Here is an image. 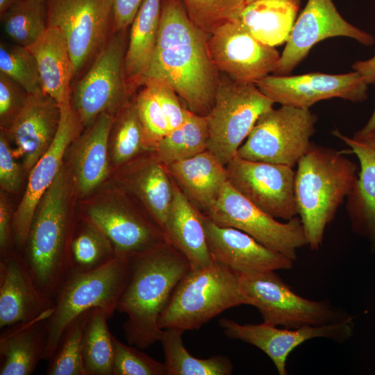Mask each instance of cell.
Returning <instances> with one entry per match:
<instances>
[{
  "label": "cell",
  "instance_id": "obj_1",
  "mask_svg": "<svg viewBox=\"0 0 375 375\" xmlns=\"http://www.w3.org/2000/svg\"><path fill=\"white\" fill-rule=\"evenodd\" d=\"M209 35L190 20L181 0H162L156 47L141 85L165 81L188 110L206 116L220 77L210 56Z\"/></svg>",
  "mask_w": 375,
  "mask_h": 375
},
{
  "label": "cell",
  "instance_id": "obj_2",
  "mask_svg": "<svg viewBox=\"0 0 375 375\" xmlns=\"http://www.w3.org/2000/svg\"><path fill=\"white\" fill-rule=\"evenodd\" d=\"M190 270L188 259L167 242L132 258L131 275L117 306L127 316L123 330L128 344L146 349L160 340V315Z\"/></svg>",
  "mask_w": 375,
  "mask_h": 375
},
{
  "label": "cell",
  "instance_id": "obj_29",
  "mask_svg": "<svg viewBox=\"0 0 375 375\" xmlns=\"http://www.w3.org/2000/svg\"><path fill=\"white\" fill-rule=\"evenodd\" d=\"M28 49L37 61L42 90L60 106L70 101V83L76 74L62 33L48 26L44 35Z\"/></svg>",
  "mask_w": 375,
  "mask_h": 375
},
{
  "label": "cell",
  "instance_id": "obj_35",
  "mask_svg": "<svg viewBox=\"0 0 375 375\" xmlns=\"http://www.w3.org/2000/svg\"><path fill=\"white\" fill-rule=\"evenodd\" d=\"M108 315L100 308L92 310L83 336V360L85 375H112L114 335Z\"/></svg>",
  "mask_w": 375,
  "mask_h": 375
},
{
  "label": "cell",
  "instance_id": "obj_12",
  "mask_svg": "<svg viewBox=\"0 0 375 375\" xmlns=\"http://www.w3.org/2000/svg\"><path fill=\"white\" fill-rule=\"evenodd\" d=\"M47 25L64 35L76 74L106 43L112 0H46Z\"/></svg>",
  "mask_w": 375,
  "mask_h": 375
},
{
  "label": "cell",
  "instance_id": "obj_41",
  "mask_svg": "<svg viewBox=\"0 0 375 375\" xmlns=\"http://www.w3.org/2000/svg\"><path fill=\"white\" fill-rule=\"evenodd\" d=\"M134 99L140 120L153 151L158 142L171 131L164 110L153 90L144 84Z\"/></svg>",
  "mask_w": 375,
  "mask_h": 375
},
{
  "label": "cell",
  "instance_id": "obj_40",
  "mask_svg": "<svg viewBox=\"0 0 375 375\" xmlns=\"http://www.w3.org/2000/svg\"><path fill=\"white\" fill-rule=\"evenodd\" d=\"M190 20L210 35L228 22L238 19L246 0H181Z\"/></svg>",
  "mask_w": 375,
  "mask_h": 375
},
{
  "label": "cell",
  "instance_id": "obj_24",
  "mask_svg": "<svg viewBox=\"0 0 375 375\" xmlns=\"http://www.w3.org/2000/svg\"><path fill=\"white\" fill-rule=\"evenodd\" d=\"M332 133L349 147L359 160L360 169L347 198V210L352 229L368 240L375 253V131L360 129L350 138L337 129Z\"/></svg>",
  "mask_w": 375,
  "mask_h": 375
},
{
  "label": "cell",
  "instance_id": "obj_26",
  "mask_svg": "<svg viewBox=\"0 0 375 375\" xmlns=\"http://www.w3.org/2000/svg\"><path fill=\"white\" fill-rule=\"evenodd\" d=\"M115 117L108 112L101 114L74 146L72 162L81 195L94 190L108 176L109 139Z\"/></svg>",
  "mask_w": 375,
  "mask_h": 375
},
{
  "label": "cell",
  "instance_id": "obj_5",
  "mask_svg": "<svg viewBox=\"0 0 375 375\" xmlns=\"http://www.w3.org/2000/svg\"><path fill=\"white\" fill-rule=\"evenodd\" d=\"M132 258L116 256L103 266L87 272H72L54 298L51 315L47 320L43 359L49 360L68 325L78 315L101 309L109 318L128 281Z\"/></svg>",
  "mask_w": 375,
  "mask_h": 375
},
{
  "label": "cell",
  "instance_id": "obj_44",
  "mask_svg": "<svg viewBox=\"0 0 375 375\" xmlns=\"http://www.w3.org/2000/svg\"><path fill=\"white\" fill-rule=\"evenodd\" d=\"M156 94L167 118L171 131L178 128L185 121L190 110L183 108L179 97L166 81L158 79L146 80Z\"/></svg>",
  "mask_w": 375,
  "mask_h": 375
},
{
  "label": "cell",
  "instance_id": "obj_20",
  "mask_svg": "<svg viewBox=\"0 0 375 375\" xmlns=\"http://www.w3.org/2000/svg\"><path fill=\"white\" fill-rule=\"evenodd\" d=\"M60 117V106L42 90L28 94L21 110L3 130L15 143L13 153L22 158L26 172L31 170L51 145Z\"/></svg>",
  "mask_w": 375,
  "mask_h": 375
},
{
  "label": "cell",
  "instance_id": "obj_11",
  "mask_svg": "<svg viewBox=\"0 0 375 375\" xmlns=\"http://www.w3.org/2000/svg\"><path fill=\"white\" fill-rule=\"evenodd\" d=\"M214 223L239 229L264 246L294 261L297 251L307 245L299 217L281 222L257 207L227 181L206 215Z\"/></svg>",
  "mask_w": 375,
  "mask_h": 375
},
{
  "label": "cell",
  "instance_id": "obj_43",
  "mask_svg": "<svg viewBox=\"0 0 375 375\" xmlns=\"http://www.w3.org/2000/svg\"><path fill=\"white\" fill-rule=\"evenodd\" d=\"M28 93L13 80L0 72V122L6 130L22 108Z\"/></svg>",
  "mask_w": 375,
  "mask_h": 375
},
{
  "label": "cell",
  "instance_id": "obj_25",
  "mask_svg": "<svg viewBox=\"0 0 375 375\" xmlns=\"http://www.w3.org/2000/svg\"><path fill=\"white\" fill-rule=\"evenodd\" d=\"M167 167L174 183L182 194L200 212L206 215L228 181L226 166L206 150Z\"/></svg>",
  "mask_w": 375,
  "mask_h": 375
},
{
  "label": "cell",
  "instance_id": "obj_28",
  "mask_svg": "<svg viewBox=\"0 0 375 375\" xmlns=\"http://www.w3.org/2000/svg\"><path fill=\"white\" fill-rule=\"evenodd\" d=\"M49 316L3 329L0 335V375H30L43 359Z\"/></svg>",
  "mask_w": 375,
  "mask_h": 375
},
{
  "label": "cell",
  "instance_id": "obj_4",
  "mask_svg": "<svg viewBox=\"0 0 375 375\" xmlns=\"http://www.w3.org/2000/svg\"><path fill=\"white\" fill-rule=\"evenodd\" d=\"M67 196L68 183L62 167L38 203L22 254L38 288L53 299L72 271L75 227Z\"/></svg>",
  "mask_w": 375,
  "mask_h": 375
},
{
  "label": "cell",
  "instance_id": "obj_30",
  "mask_svg": "<svg viewBox=\"0 0 375 375\" xmlns=\"http://www.w3.org/2000/svg\"><path fill=\"white\" fill-rule=\"evenodd\" d=\"M162 0H144L132 22L124 58L130 90L141 85L156 47Z\"/></svg>",
  "mask_w": 375,
  "mask_h": 375
},
{
  "label": "cell",
  "instance_id": "obj_9",
  "mask_svg": "<svg viewBox=\"0 0 375 375\" xmlns=\"http://www.w3.org/2000/svg\"><path fill=\"white\" fill-rule=\"evenodd\" d=\"M317 115L310 109L281 106L257 120L237 156L246 160L294 167L308 151Z\"/></svg>",
  "mask_w": 375,
  "mask_h": 375
},
{
  "label": "cell",
  "instance_id": "obj_27",
  "mask_svg": "<svg viewBox=\"0 0 375 375\" xmlns=\"http://www.w3.org/2000/svg\"><path fill=\"white\" fill-rule=\"evenodd\" d=\"M203 216L174 183V199L163 232L167 243L188 259L191 269L203 268L212 262Z\"/></svg>",
  "mask_w": 375,
  "mask_h": 375
},
{
  "label": "cell",
  "instance_id": "obj_48",
  "mask_svg": "<svg viewBox=\"0 0 375 375\" xmlns=\"http://www.w3.org/2000/svg\"><path fill=\"white\" fill-rule=\"evenodd\" d=\"M354 71L358 72L366 81L369 84L375 83V56L372 58L362 61H357L352 65Z\"/></svg>",
  "mask_w": 375,
  "mask_h": 375
},
{
  "label": "cell",
  "instance_id": "obj_13",
  "mask_svg": "<svg viewBox=\"0 0 375 375\" xmlns=\"http://www.w3.org/2000/svg\"><path fill=\"white\" fill-rule=\"evenodd\" d=\"M226 169L230 184L270 216L288 221L298 215L293 167L236 155Z\"/></svg>",
  "mask_w": 375,
  "mask_h": 375
},
{
  "label": "cell",
  "instance_id": "obj_39",
  "mask_svg": "<svg viewBox=\"0 0 375 375\" xmlns=\"http://www.w3.org/2000/svg\"><path fill=\"white\" fill-rule=\"evenodd\" d=\"M0 72L19 84L28 94L42 91L37 61L27 47L1 42Z\"/></svg>",
  "mask_w": 375,
  "mask_h": 375
},
{
  "label": "cell",
  "instance_id": "obj_46",
  "mask_svg": "<svg viewBox=\"0 0 375 375\" xmlns=\"http://www.w3.org/2000/svg\"><path fill=\"white\" fill-rule=\"evenodd\" d=\"M12 217L6 197L1 192L0 196L1 260L8 259L15 252L12 249L13 244L15 245L12 228Z\"/></svg>",
  "mask_w": 375,
  "mask_h": 375
},
{
  "label": "cell",
  "instance_id": "obj_45",
  "mask_svg": "<svg viewBox=\"0 0 375 375\" xmlns=\"http://www.w3.org/2000/svg\"><path fill=\"white\" fill-rule=\"evenodd\" d=\"M4 131L0 134V185L7 192L17 191L22 183V171L15 159Z\"/></svg>",
  "mask_w": 375,
  "mask_h": 375
},
{
  "label": "cell",
  "instance_id": "obj_36",
  "mask_svg": "<svg viewBox=\"0 0 375 375\" xmlns=\"http://www.w3.org/2000/svg\"><path fill=\"white\" fill-rule=\"evenodd\" d=\"M46 0H18L2 15L5 33L16 44L29 47L48 28Z\"/></svg>",
  "mask_w": 375,
  "mask_h": 375
},
{
  "label": "cell",
  "instance_id": "obj_50",
  "mask_svg": "<svg viewBox=\"0 0 375 375\" xmlns=\"http://www.w3.org/2000/svg\"><path fill=\"white\" fill-rule=\"evenodd\" d=\"M18 0H0V15H2L11 6Z\"/></svg>",
  "mask_w": 375,
  "mask_h": 375
},
{
  "label": "cell",
  "instance_id": "obj_18",
  "mask_svg": "<svg viewBox=\"0 0 375 375\" xmlns=\"http://www.w3.org/2000/svg\"><path fill=\"white\" fill-rule=\"evenodd\" d=\"M85 218L106 235L117 257L131 258L167 242L153 218L126 199L90 206Z\"/></svg>",
  "mask_w": 375,
  "mask_h": 375
},
{
  "label": "cell",
  "instance_id": "obj_42",
  "mask_svg": "<svg viewBox=\"0 0 375 375\" xmlns=\"http://www.w3.org/2000/svg\"><path fill=\"white\" fill-rule=\"evenodd\" d=\"M115 354L112 375H167L165 363L142 351L127 345L114 336Z\"/></svg>",
  "mask_w": 375,
  "mask_h": 375
},
{
  "label": "cell",
  "instance_id": "obj_21",
  "mask_svg": "<svg viewBox=\"0 0 375 375\" xmlns=\"http://www.w3.org/2000/svg\"><path fill=\"white\" fill-rule=\"evenodd\" d=\"M207 244L212 260L220 262L239 274L289 269L292 259L264 246L247 233L220 226L203 216Z\"/></svg>",
  "mask_w": 375,
  "mask_h": 375
},
{
  "label": "cell",
  "instance_id": "obj_33",
  "mask_svg": "<svg viewBox=\"0 0 375 375\" xmlns=\"http://www.w3.org/2000/svg\"><path fill=\"white\" fill-rule=\"evenodd\" d=\"M184 331L178 328L163 330L160 342L165 354L167 375H229L233 363L226 356L201 359L191 355L183 342Z\"/></svg>",
  "mask_w": 375,
  "mask_h": 375
},
{
  "label": "cell",
  "instance_id": "obj_17",
  "mask_svg": "<svg viewBox=\"0 0 375 375\" xmlns=\"http://www.w3.org/2000/svg\"><path fill=\"white\" fill-rule=\"evenodd\" d=\"M219 325L228 338L249 343L262 351L272 360L279 375L288 374L287 359L290 353L303 342L324 338L342 343L351 338L353 330V319L295 328H279L264 322L240 324L225 318L219 320Z\"/></svg>",
  "mask_w": 375,
  "mask_h": 375
},
{
  "label": "cell",
  "instance_id": "obj_31",
  "mask_svg": "<svg viewBox=\"0 0 375 375\" xmlns=\"http://www.w3.org/2000/svg\"><path fill=\"white\" fill-rule=\"evenodd\" d=\"M300 8V0H255L238 20L262 43L275 47L287 42Z\"/></svg>",
  "mask_w": 375,
  "mask_h": 375
},
{
  "label": "cell",
  "instance_id": "obj_49",
  "mask_svg": "<svg viewBox=\"0 0 375 375\" xmlns=\"http://www.w3.org/2000/svg\"><path fill=\"white\" fill-rule=\"evenodd\" d=\"M374 85H375V83ZM361 130L365 132L375 131V108L368 122Z\"/></svg>",
  "mask_w": 375,
  "mask_h": 375
},
{
  "label": "cell",
  "instance_id": "obj_34",
  "mask_svg": "<svg viewBox=\"0 0 375 375\" xmlns=\"http://www.w3.org/2000/svg\"><path fill=\"white\" fill-rule=\"evenodd\" d=\"M208 140L206 117L190 110L183 124L158 142L154 153L168 166L208 150Z\"/></svg>",
  "mask_w": 375,
  "mask_h": 375
},
{
  "label": "cell",
  "instance_id": "obj_32",
  "mask_svg": "<svg viewBox=\"0 0 375 375\" xmlns=\"http://www.w3.org/2000/svg\"><path fill=\"white\" fill-rule=\"evenodd\" d=\"M115 115L109 139L112 165L122 167L146 153L153 151L134 100L127 101Z\"/></svg>",
  "mask_w": 375,
  "mask_h": 375
},
{
  "label": "cell",
  "instance_id": "obj_14",
  "mask_svg": "<svg viewBox=\"0 0 375 375\" xmlns=\"http://www.w3.org/2000/svg\"><path fill=\"white\" fill-rule=\"evenodd\" d=\"M212 63L219 72L240 83H256L274 73L281 54L255 38L237 19L215 30L208 41Z\"/></svg>",
  "mask_w": 375,
  "mask_h": 375
},
{
  "label": "cell",
  "instance_id": "obj_15",
  "mask_svg": "<svg viewBox=\"0 0 375 375\" xmlns=\"http://www.w3.org/2000/svg\"><path fill=\"white\" fill-rule=\"evenodd\" d=\"M255 85L274 103L308 109L324 99L341 98L362 102L368 97V84L356 71L342 74L320 72L297 76L269 74Z\"/></svg>",
  "mask_w": 375,
  "mask_h": 375
},
{
  "label": "cell",
  "instance_id": "obj_16",
  "mask_svg": "<svg viewBox=\"0 0 375 375\" xmlns=\"http://www.w3.org/2000/svg\"><path fill=\"white\" fill-rule=\"evenodd\" d=\"M343 36L371 46L374 37L347 22L338 11L333 0H308L296 19L275 75H289L319 42Z\"/></svg>",
  "mask_w": 375,
  "mask_h": 375
},
{
  "label": "cell",
  "instance_id": "obj_37",
  "mask_svg": "<svg viewBox=\"0 0 375 375\" xmlns=\"http://www.w3.org/2000/svg\"><path fill=\"white\" fill-rule=\"evenodd\" d=\"M116 257L112 244L95 224L85 218L71 242L72 272L99 268Z\"/></svg>",
  "mask_w": 375,
  "mask_h": 375
},
{
  "label": "cell",
  "instance_id": "obj_10",
  "mask_svg": "<svg viewBox=\"0 0 375 375\" xmlns=\"http://www.w3.org/2000/svg\"><path fill=\"white\" fill-rule=\"evenodd\" d=\"M126 49L125 31L112 32L74 88L71 104L83 126H90L103 112L116 115L128 101Z\"/></svg>",
  "mask_w": 375,
  "mask_h": 375
},
{
  "label": "cell",
  "instance_id": "obj_23",
  "mask_svg": "<svg viewBox=\"0 0 375 375\" xmlns=\"http://www.w3.org/2000/svg\"><path fill=\"white\" fill-rule=\"evenodd\" d=\"M122 167L120 182L124 190L163 231L174 199V182L168 167L152 151Z\"/></svg>",
  "mask_w": 375,
  "mask_h": 375
},
{
  "label": "cell",
  "instance_id": "obj_19",
  "mask_svg": "<svg viewBox=\"0 0 375 375\" xmlns=\"http://www.w3.org/2000/svg\"><path fill=\"white\" fill-rule=\"evenodd\" d=\"M60 108L57 134L49 149L30 171L26 189L13 214L12 235L17 249H24L38 203L61 170L65 153L81 126L71 101Z\"/></svg>",
  "mask_w": 375,
  "mask_h": 375
},
{
  "label": "cell",
  "instance_id": "obj_8",
  "mask_svg": "<svg viewBox=\"0 0 375 375\" xmlns=\"http://www.w3.org/2000/svg\"><path fill=\"white\" fill-rule=\"evenodd\" d=\"M220 79L214 104L205 116L208 150L226 165L250 133L258 118L275 103L254 83H240L226 76Z\"/></svg>",
  "mask_w": 375,
  "mask_h": 375
},
{
  "label": "cell",
  "instance_id": "obj_3",
  "mask_svg": "<svg viewBox=\"0 0 375 375\" xmlns=\"http://www.w3.org/2000/svg\"><path fill=\"white\" fill-rule=\"evenodd\" d=\"M343 153L312 143L297 165L294 188L298 215L307 245L312 250L320 247L326 226L357 180L358 165Z\"/></svg>",
  "mask_w": 375,
  "mask_h": 375
},
{
  "label": "cell",
  "instance_id": "obj_7",
  "mask_svg": "<svg viewBox=\"0 0 375 375\" xmlns=\"http://www.w3.org/2000/svg\"><path fill=\"white\" fill-rule=\"evenodd\" d=\"M239 290L244 304L255 306L269 325L295 328L353 319L327 301L297 294L275 271L240 274Z\"/></svg>",
  "mask_w": 375,
  "mask_h": 375
},
{
  "label": "cell",
  "instance_id": "obj_22",
  "mask_svg": "<svg viewBox=\"0 0 375 375\" xmlns=\"http://www.w3.org/2000/svg\"><path fill=\"white\" fill-rule=\"evenodd\" d=\"M54 299L38 288L23 256L0 260V328L51 316Z\"/></svg>",
  "mask_w": 375,
  "mask_h": 375
},
{
  "label": "cell",
  "instance_id": "obj_47",
  "mask_svg": "<svg viewBox=\"0 0 375 375\" xmlns=\"http://www.w3.org/2000/svg\"><path fill=\"white\" fill-rule=\"evenodd\" d=\"M144 0H112V32L126 31Z\"/></svg>",
  "mask_w": 375,
  "mask_h": 375
},
{
  "label": "cell",
  "instance_id": "obj_6",
  "mask_svg": "<svg viewBox=\"0 0 375 375\" xmlns=\"http://www.w3.org/2000/svg\"><path fill=\"white\" fill-rule=\"evenodd\" d=\"M239 276L215 260L203 268L190 269L160 315L159 327L184 331L199 329L224 310L244 304Z\"/></svg>",
  "mask_w": 375,
  "mask_h": 375
},
{
  "label": "cell",
  "instance_id": "obj_51",
  "mask_svg": "<svg viewBox=\"0 0 375 375\" xmlns=\"http://www.w3.org/2000/svg\"><path fill=\"white\" fill-rule=\"evenodd\" d=\"M253 1H255V0H246L247 4L251 3V2Z\"/></svg>",
  "mask_w": 375,
  "mask_h": 375
},
{
  "label": "cell",
  "instance_id": "obj_38",
  "mask_svg": "<svg viewBox=\"0 0 375 375\" xmlns=\"http://www.w3.org/2000/svg\"><path fill=\"white\" fill-rule=\"evenodd\" d=\"M92 310L78 315L68 325L54 353L49 360L46 371L47 375H85L83 336Z\"/></svg>",
  "mask_w": 375,
  "mask_h": 375
}]
</instances>
